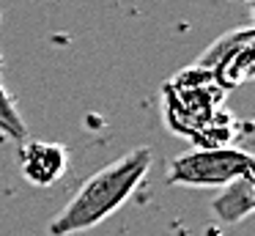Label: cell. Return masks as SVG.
<instances>
[{
    "label": "cell",
    "mask_w": 255,
    "mask_h": 236,
    "mask_svg": "<svg viewBox=\"0 0 255 236\" xmlns=\"http://www.w3.org/2000/svg\"><path fill=\"white\" fill-rule=\"evenodd\" d=\"M151 162H154L151 146H137L91 173L69 198L66 206L50 220L47 225L50 236H74L110 220L140 190L151 170Z\"/></svg>",
    "instance_id": "obj_1"
},
{
    "label": "cell",
    "mask_w": 255,
    "mask_h": 236,
    "mask_svg": "<svg viewBox=\"0 0 255 236\" xmlns=\"http://www.w3.org/2000/svg\"><path fill=\"white\" fill-rule=\"evenodd\" d=\"M253 173V157L231 146H200L178 154L167 165V184L192 190H220Z\"/></svg>",
    "instance_id": "obj_2"
},
{
    "label": "cell",
    "mask_w": 255,
    "mask_h": 236,
    "mask_svg": "<svg viewBox=\"0 0 255 236\" xmlns=\"http://www.w3.org/2000/svg\"><path fill=\"white\" fill-rule=\"evenodd\" d=\"M19 170L33 187H52L69 170V148L52 140H30L19 148Z\"/></svg>",
    "instance_id": "obj_3"
},
{
    "label": "cell",
    "mask_w": 255,
    "mask_h": 236,
    "mask_svg": "<svg viewBox=\"0 0 255 236\" xmlns=\"http://www.w3.org/2000/svg\"><path fill=\"white\" fill-rule=\"evenodd\" d=\"M255 212V187H253V173L220 187V192L211 201V214L225 225H236L247 220Z\"/></svg>",
    "instance_id": "obj_4"
},
{
    "label": "cell",
    "mask_w": 255,
    "mask_h": 236,
    "mask_svg": "<svg viewBox=\"0 0 255 236\" xmlns=\"http://www.w3.org/2000/svg\"><path fill=\"white\" fill-rule=\"evenodd\" d=\"M253 71H255V60H253V44H244L239 47L236 52H231L220 66L214 69V80L217 85L225 91V88H239L244 82L253 80Z\"/></svg>",
    "instance_id": "obj_5"
},
{
    "label": "cell",
    "mask_w": 255,
    "mask_h": 236,
    "mask_svg": "<svg viewBox=\"0 0 255 236\" xmlns=\"http://www.w3.org/2000/svg\"><path fill=\"white\" fill-rule=\"evenodd\" d=\"M244 44H253V27L250 25L239 27V30H228V33H222L217 41H211L209 47H206V52L195 60V69H203V71H209V74H214L217 66H220L231 52H236L239 47H244Z\"/></svg>",
    "instance_id": "obj_6"
},
{
    "label": "cell",
    "mask_w": 255,
    "mask_h": 236,
    "mask_svg": "<svg viewBox=\"0 0 255 236\" xmlns=\"http://www.w3.org/2000/svg\"><path fill=\"white\" fill-rule=\"evenodd\" d=\"M0 132L6 137H14V140H22V137L28 135V129H25L22 118H19V113H17V104L8 96L3 80H0Z\"/></svg>",
    "instance_id": "obj_7"
},
{
    "label": "cell",
    "mask_w": 255,
    "mask_h": 236,
    "mask_svg": "<svg viewBox=\"0 0 255 236\" xmlns=\"http://www.w3.org/2000/svg\"><path fill=\"white\" fill-rule=\"evenodd\" d=\"M239 3H253V0H239Z\"/></svg>",
    "instance_id": "obj_8"
}]
</instances>
